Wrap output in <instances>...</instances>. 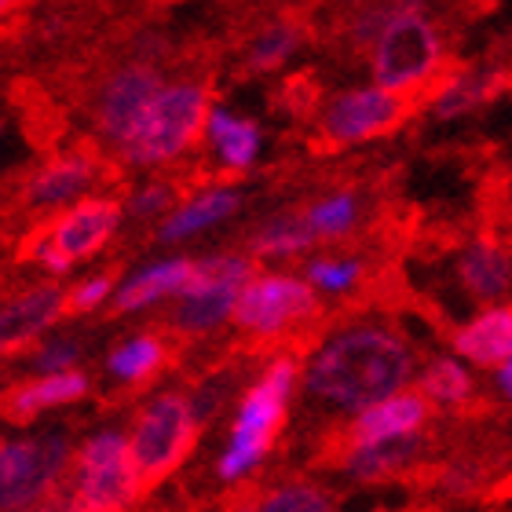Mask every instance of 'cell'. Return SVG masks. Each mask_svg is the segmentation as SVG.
<instances>
[{"instance_id": "obj_27", "label": "cell", "mask_w": 512, "mask_h": 512, "mask_svg": "<svg viewBox=\"0 0 512 512\" xmlns=\"http://www.w3.org/2000/svg\"><path fill=\"white\" fill-rule=\"evenodd\" d=\"M421 384H425V392L432 395V399H443V403H461V399L472 392L469 374H465L458 363H450V359L428 366V374Z\"/></svg>"}, {"instance_id": "obj_13", "label": "cell", "mask_w": 512, "mask_h": 512, "mask_svg": "<svg viewBox=\"0 0 512 512\" xmlns=\"http://www.w3.org/2000/svg\"><path fill=\"white\" fill-rule=\"evenodd\" d=\"M421 421H425V403L417 395H392L377 406H366L359 425H355V443L370 447V443H384V439L414 436Z\"/></svg>"}, {"instance_id": "obj_31", "label": "cell", "mask_w": 512, "mask_h": 512, "mask_svg": "<svg viewBox=\"0 0 512 512\" xmlns=\"http://www.w3.org/2000/svg\"><path fill=\"white\" fill-rule=\"evenodd\" d=\"M311 278L326 289H348L359 278V264H326V260H319V264H311Z\"/></svg>"}, {"instance_id": "obj_12", "label": "cell", "mask_w": 512, "mask_h": 512, "mask_svg": "<svg viewBox=\"0 0 512 512\" xmlns=\"http://www.w3.org/2000/svg\"><path fill=\"white\" fill-rule=\"evenodd\" d=\"M63 311L59 289H33L30 297L0 311V352H15L26 341H33L41 330H48Z\"/></svg>"}, {"instance_id": "obj_23", "label": "cell", "mask_w": 512, "mask_h": 512, "mask_svg": "<svg viewBox=\"0 0 512 512\" xmlns=\"http://www.w3.org/2000/svg\"><path fill=\"white\" fill-rule=\"evenodd\" d=\"M502 85H505L502 74H465L439 96L436 110L443 114V118H458V114H465V110L480 107L483 99H491Z\"/></svg>"}, {"instance_id": "obj_29", "label": "cell", "mask_w": 512, "mask_h": 512, "mask_svg": "<svg viewBox=\"0 0 512 512\" xmlns=\"http://www.w3.org/2000/svg\"><path fill=\"white\" fill-rule=\"evenodd\" d=\"M297 48V30L293 26H275V30H267L253 48V66L256 70H271L286 59L289 52Z\"/></svg>"}, {"instance_id": "obj_15", "label": "cell", "mask_w": 512, "mask_h": 512, "mask_svg": "<svg viewBox=\"0 0 512 512\" xmlns=\"http://www.w3.org/2000/svg\"><path fill=\"white\" fill-rule=\"evenodd\" d=\"M191 275V264L187 260H165V264H154L147 271H139L136 278H128L125 286L118 289V308L121 311H136L143 304H154L165 293H176L183 289Z\"/></svg>"}, {"instance_id": "obj_7", "label": "cell", "mask_w": 512, "mask_h": 512, "mask_svg": "<svg viewBox=\"0 0 512 512\" xmlns=\"http://www.w3.org/2000/svg\"><path fill=\"white\" fill-rule=\"evenodd\" d=\"M439 37L425 19L417 15H399L381 30L377 41V85L392 96L395 88H406L436 66Z\"/></svg>"}, {"instance_id": "obj_34", "label": "cell", "mask_w": 512, "mask_h": 512, "mask_svg": "<svg viewBox=\"0 0 512 512\" xmlns=\"http://www.w3.org/2000/svg\"><path fill=\"white\" fill-rule=\"evenodd\" d=\"M37 512H88L85 502L77 498V491H59L48 502H37Z\"/></svg>"}, {"instance_id": "obj_19", "label": "cell", "mask_w": 512, "mask_h": 512, "mask_svg": "<svg viewBox=\"0 0 512 512\" xmlns=\"http://www.w3.org/2000/svg\"><path fill=\"white\" fill-rule=\"evenodd\" d=\"M235 209H238V194L235 191L205 194V198H198L194 205H187V209H180V213L172 216L169 224H165V231H161V238H165V242H172V238L194 235V231H202V227L220 224V220H224V216H231Z\"/></svg>"}, {"instance_id": "obj_6", "label": "cell", "mask_w": 512, "mask_h": 512, "mask_svg": "<svg viewBox=\"0 0 512 512\" xmlns=\"http://www.w3.org/2000/svg\"><path fill=\"white\" fill-rule=\"evenodd\" d=\"M77 498L88 512H125L136 498V469L118 432H103L85 447Z\"/></svg>"}, {"instance_id": "obj_35", "label": "cell", "mask_w": 512, "mask_h": 512, "mask_svg": "<svg viewBox=\"0 0 512 512\" xmlns=\"http://www.w3.org/2000/svg\"><path fill=\"white\" fill-rule=\"evenodd\" d=\"M165 202H169V191H165V187H150V191H143L136 202H132V213L150 216V213H158V209H165Z\"/></svg>"}, {"instance_id": "obj_14", "label": "cell", "mask_w": 512, "mask_h": 512, "mask_svg": "<svg viewBox=\"0 0 512 512\" xmlns=\"http://www.w3.org/2000/svg\"><path fill=\"white\" fill-rule=\"evenodd\" d=\"M458 352L469 355L472 363L494 366L509 363L512 352V315L505 308L487 311L483 319H476L465 333H458Z\"/></svg>"}, {"instance_id": "obj_4", "label": "cell", "mask_w": 512, "mask_h": 512, "mask_svg": "<svg viewBox=\"0 0 512 512\" xmlns=\"http://www.w3.org/2000/svg\"><path fill=\"white\" fill-rule=\"evenodd\" d=\"M194 439V410L180 395H165L150 406L147 417L139 421L136 439H132V469L136 480L158 483L161 476H169L191 450Z\"/></svg>"}, {"instance_id": "obj_8", "label": "cell", "mask_w": 512, "mask_h": 512, "mask_svg": "<svg viewBox=\"0 0 512 512\" xmlns=\"http://www.w3.org/2000/svg\"><path fill=\"white\" fill-rule=\"evenodd\" d=\"M311 308H315V297L304 282H297V278H260V282L238 293L231 315H238V322L249 330L275 333L289 319L308 315Z\"/></svg>"}, {"instance_id": "obj_9", "label": "cell", "mask_w": 512, "mask_h": 512, "mask_svg": "<svg viewBox=\"0 0 512 512\" xmlns=\"http://www.w3.org/2000/svg\"><path fill=\"white\" fill-rule=\"evenodd\" d=\"M395 121H399L395 96L381 88H366V92H352L333 103V110L326 114V132L333 139H366L388 132Z\"/></svg>"}, {"instance_id": "obj_30", "label": "cell", "mask_w": 512, "mask_h": 512, "mask_svg": "<svg viewBox=\"0 0 512 512\" xmlns=\"http://www.w3.org/2000/svg\"><path fill=\"white\" fill-rule=\"evenodd\" d=\"M260 512H326V498L311 487H289V491H278Z\"/></svg>"}, {"instance_id": "obj_16", "label": "cell", "mask_w": 512, "mask_h": 512, "mask_svg": "<svg viewBox=\"0 0 512 512\" xmlns=\"http://www.w3.org/2000/svg\"><path fill=\"white\" fill-rule=\"evenodd\" d=\"M461 275L472 293L480 297H502L509 286V253L494 242H476L461 260Z\"/></svg>"}, {"instance_id": "obj_3", "label": "cell", "mask_w": 512, "mask_h": 512, "mask_svg": "<svg viewBox=\"0 0 512 512\" xmlns=\"http://www.w3.org/2000/svg\"><path fill=\"white\" fill-rule=\"evenodd\" d=\"M289 388H293V363H275L271 374L246 395L231 447L220 458V476L224 480H238L242 472H249L256 461L264 458L267 443H271L278 421H282V410H286Z\"/></svg>"}, {"instance_id": "obj_26", "label": "cell", "mask_w": 512, "mask_h": 512, "mask_svg": "<svg viewBox=\"0 0 512 512\" xmlns=\"http://www.w3.org/2000/svg\"><path fill=\"white\" fill-rule=\"evenodd\" d=\"M161 363V348L158 341H150V337H136V341L121 344L118 352L110 355V370L125 381H143L158 370Z\"/></svg>"}, {"instance_id": "obj_37", "label": "cell", "mask_w": 512, "mask_h": 512, "mask_svg": "<svg viewBox=\"0 0 512 512\" xmlns=\"http://www.w3.org/2000/svg\"><path fill=\"white\" fill-rule=\"evenodd\" d=\"M498 384L505 388V395H509V363L502 366V374H498Z\"/></svg>"}, {"instance_id": "obj_11", "label": "cell", "mask_w": 512, "mask_h": 512, "mask_svg": "<svg viewBox=\"0 0 512 512\" xmlns=\"http://www.w3.org/2000/svg\"><path fill=\"white\" fill-rule=\"evenodd\" d=\"M118 220H121V209L114 202H85V205H77L74 213H70L63 224L55 227V242H52V246L59 249L66 260L96 253V249L103 246L110 235H114Z\"/></svg>"}, {"instance_id": "obj_22", "label": "cell", "mask_w": 512, "mask_h": 512, "mask_svg": "<svg viewBox=\"0 0 512 512\" xmlns=\"http://www.w3.org/2000/svg\"><path fill=\"white\" fill-rule=\"evenodd\" d=\"M417 450L414 436H399V439H384V443H370V447H355L348 469L359 476V480H377L388 469H395L399 461H406Z\"/></svg>"}, {"instance_id": "obj_21", "label": "cell", "mask_w": 512, "mask_h": 512, "mask_svg": "<svg viewBox=\"0 0 512 512\" xmlns=\"http://www.w3.org/2000/svg\"><path fill=\"white\" fill-rule=\"evenodd\" d=\"M249 278V264L246 260H235V256H213L205 264L194 267L191 275L183 282V297H198V293H213V289H242Z\"/></svg>"}, {"instance_id": "obj_10", "label": "cell", "mask_w": 512, "mask_h": 512, "mask_svg": "<svg viewBox=\"0 0 512 512\" xmlns=\"http://www.w3.org/2000/svg\"><path fill=\"white\" fill-rule=\"evenodd\" d=\"M161 92V81L154 70L132 66L125 74H118L110 81L107 96H103V128L110 136H118L125 143L132 136V128L139 125V118L147 114V107L154 103V96Z\"/></svg>"}, {"instance_id": "obj_32", "label": "cell", "mask_w": 512, "mask_h": 512, "mask_svg": "<svg viewBox=\"0 0 512 512\" xmlns=\"http://www.w3.org/2000/svg\"><path fill=\"white\" fill-rule=\"evenodd\" d=\"M74 359H77L74 344L59 341V344H48V348H41V352H37V359H33V366H37V370H44V374H66V366L74 363Z\"/></svg>"}, {"instance_id": "obj_28", "label": "cell", "mask_w": 512, "mask_h": 512, "mask_svg": "<svg viewBox=\"0 0 512 512\" xmlns=\"http://www.w3.org/2000/svg\"><path fill=\"white\" fill-rule=\"evenodd\" d=\"M352 220H355L352 194H337V198L322 202L319 209L308 216V227L315 231V235H341V231L352 227Z\"/></svg>"}, {"instance_id": "obj_24", "label": "cell", "mask_w": 512, "mask_h": 512, "mask_svg": "<svg viewBox=\"0 0 512 512\" xmlns=\"http://www.w3.org/2000/svg\"><path fill=\"white\" fill-rule=\"evenodd\" d=\"M242 289H213V293H198V297H183L180 326L183 330H209L216 322H224L235 311V300Z\"/></svg>"}, {"instance_id": "obj_36", "label": "cell", "mask_w": 512, "mask_h": 512, "mask_svg": "<svg viewBox=\"0 0 512 512\" xmlns=\"http://www.w3.org/2000/svg\"><path fill=\"white\" fill-rule=\"evenodd\" d=\"M41 264L48 267V271H55V275H63L66 267H70V260H66V256L48 242V246H41Z\"/></svg>"}, {"instance_id": "obj_5", "label": "cell", "mask_w": 512, "mask_h": 512, "mask_svg": "<svg viewBox=\"0 0 512 512\" xmlns=\"http://www.w3.org/2000/svg\"><path fill=\"white\" fill-rule=\"evenodd\" d=\"M66 465V443L59 436H41L30 443L0 447V509L19 512L48 494Z\"/></svg>"}, {"instance_id": "obj_18", "label": "cell", "mask_w": 512, "mask_h": 512, "mask_svg": "<svg viewBox=\"0 0 512 512\" xmlns=\"http://www.w3.org/2000/svg\"><path fill=\"white\" fill-rule=\"evenodd\" d=\"M88 392V381L81 374H52L44 377L41 384H30V388H22L15 395V403H11V417H30L44 406H59V403H70V399H81Z\"/></svg>"}, {"instance_id": "obj_38", "label": "cell", "mask_w": 512, "mask_h": 512, "mask_svg": "<svg viewBox=\"0 0 512 512\" xmlns=\"http://www.w3.org/2000/svg\"><path fill=\"white\" fill-rule=\"evenodd\" d=\"M0 11H4V4H0Z\"/></svg>"}, {"instance_id": "obj_17", "label": "cell", "mask_w": 512, "mask_h": 512, "mask_svg": "<svg viewBox=\"0 0 512 512\" xmlns=\"http://www.w3.org/2000/svg\"><path fill=\"white\" fill-rule=\"evenodd\" d=\"M92 180V165L85 158H63L48 165V169L30 183V198L41 205H52V202H66V198H74L81 187H88Z\"/></svg>"}, {"instance_id": "obj_20", "label": "cell", "mask_w": 512, "mask_h": 512, "mask_svg": "<svg viewBox=\"0 0 512 512\" xmlns=\"http://www.w3.org/2000/svg\"><path fill=\"white\" fill-rule=\"evenodd\" d=\"M209 136L220 147L227 165H249L260 150V132L249 121H235L227 110H213L209 114Z\"/></svg>"}, {"instance_id": "obj_2", "label": "cell", "mask_w": 512, "mask_h": 512, "mask_svg": "<svg viewBox=\"0 0 512 512\" xmlns=\"http://www.w3.org/2000/svg\"><path fill=\"white\" fill-rule=\"evenodd\" d=\"M202 118H205L202 88H191V85L161 88L158 96H154V103L147 107V114L132 128V136L125 139V158L136 161V165L176 158L194 139Z\"/></svg>"}, {"instance_id": "obj_33", "label": "cell", "mask_w": 512, "mask_h": 512, "mask_svg": "<svg viewBox=\"0 0 512 512\" xmlns=\"http://www.w3.org/2000/svg\"><path fill=\"white\" fill-rule=\"evenodd\" d=\"M107 293H110V278H96V282H88V286H81L74 293V308H81V311L96 308Z\"/></svg>"}, {"instance_id": "obj_25", "label": "cell", "mask_w": 512, "mask_h": 512, "mask_svg": "<svg viewBox=\"0 0 512 512\" xmlns=\"http://www.w3.org/2000/svg\"><path fill=\"white\" fill-rule=\"evenodd\" d=\"M311 238L315 231L308 227V216H278L253 238V246L260 253H297L311 246Z\"/></svg>"}, {"instance_id": "obj_1", "label": "cell", "mask_w": 512, "mask_h": 512, "mask_svg": "<svg viewBox=\"0 0 512 512\" xmlns=\"http://www.w3.org/2000/svg\"><path fill=\"white\" fill-rule=\"evenodd\" d=\"M410 377V352L395 341L392 333L359 330L326 348L311 363L308 388L322 399H333L341 406H377L392 399Z\"/></svg>"}]
</instances>
